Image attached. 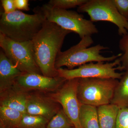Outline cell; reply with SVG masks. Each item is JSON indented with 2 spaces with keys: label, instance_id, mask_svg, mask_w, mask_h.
I'll return each mask as SVG.
<instances>
[{
  "label": "cell",
  "instance_id": "obj_18",
  "mask_svg": "<svg viewBox=\"0 0 128 128\" xmlns=\"http://www.w3.org/2000/svg\"><path fill=\"white\" fill-rule=\"evenodd\" d=\"M49 121L43 117L24 114L18 128H46Z\"/></svg>",
  "mask_w": 128,
  "mask_h": 128
},
{
  "label": "cell",
  "instance_id": "obj_12",
  "mask_svg": "<svg viewBox=\"0 0 128 128\" xmlns=\"http://www.w3.org/2000/svg\"><path fill=\"white\" fill-rule=\"evenodd\" d=\"M23 73L18 70L6 56L0 51V93L10 89L16 80Z\"/></svg>",
  "mask_w": 128,
  "mask_h": 128
},
{
  "label": "cell",
  "instance_id": "obj_21",
  "mask_svg": "<svg viewBox=\"0 0 128 128\" xmlns=\"http://www.w3.org/2000/svg\"><path fill=\"white\" fill-rule=\"evenodd\" d=\"M88 0H50L48 3L54 7L66 9L80 6L87 2Z\"/></svg>",
  "mask_w": 128,
  "mask_h": 128
},
{
  "label": "cell",
  "instance_id": "obj_4",
  "mask_svg": "<svg viewBox=\"0 0 128 128\" xmlns=\"http://www.w3.org/2000/svg\"><path fill=\"white\" fill-rule=\"evenodd\" d=\"M34 12L42 14L47 21L64 29L77 34L81 39L98 32L93 22L76 12L56 8L48 3L35 8Z\"/></svg>",
  "mask_w": 128,
  "mask_h": 128
},
{
  "label": "cell",
  "instance_id": "obj_13",
  "mask_svg": "<svg viewBox=\"0 0 128 128\" xmlns=\"http://www.w3.org/2000/svg\"><path fill=\"white\" fill-rule=\"evenodd\" d=\"M6 91L8 93L5 96H1L0 106L10 108L26 114L28 96L22 90L16 91L15 90L14 91Z\"/></svg>",
  "mask_w": 128,
  "mask_h": 128
},
{
  "label": "cell",
  "instance_id": "obj_23",
  "mask_svg": "<svg viewBox=\"0 0 128 128\" xmlns=\"http://www.w3.org/2000/svg\"><path fill=\"white\" fill-rule=\"evenodd\" d=\"M118 11L128 21V0H112Z\"/></svg>",
  "mask_w": 128,
  "mask_h": 128
},
{
  "label": "cell",
  "instance_id": "obj_7",
  "mask_svg": "<svg viewBox=\"0 0 128 128\" xmlns=\"http://www.w3.org/2000/svg\"><path fill=\"white\" fill-rule=\"evenodd\" d=\"M77 10L87 13L92 22L105 21L114 24L120 36L128 33V21L120 14L112 0H88L78 7Z\"/></svg>",
  "mask_w": 128,
  "mask_h": 128
},
{
  "label": "cell",
  "instance_id": "obj_6",
  "mask_svg": "<svg viewBox=\"0 0 128 128\" xmlns=\"http://www.w3.org/2000/svg\"><path fill=\"white\" fill-rule=\"evenodd\" d=\"M0 47L6 56L23 73L41 74L35 58L32 41H13L0 34Z\"/></svg>",
  "mask_w": 128,
  "mask_h": 128
},
{
  "label": "cell",
  "instance_id": "obj_20",
  "mask_svg": "<svg viewBox=\"0 0 128 128\" xmlns=\"http://www.w3.org/2000/svg\"><path fill=\"white\" fill-rule=\"evenodd\" d=\"M120 50L122 51V55L119 57L120 62V70H128V33L122 36L118 44Z\"/></svg>",
  "mask_w": 128,
  "mask_h": 128
},
{
  "label": "cell",
  "instance_id": "obj_26",
  "mask_svg": "<svg viewBox=\"0 0 128 128\" xmlns=\"http://www.w3.org/2000/svg\"><path fill=\"white\" fill-rule=\"evenodd\" d=\"M0 128H3V127H0Z\"/></svg>",
  "mask_w": 128,
  "mask_h": 128
},
{
  "label": "cell",
  "instance_id": "obj_24",
  "mask_svg": "<svg viewBox=\"0 0 128 128\" xmlns=\"http://www.w3.org/2000/svg\"><path fill=\"white\" fill-rule=\"evenodd\" d=\"M0 1L5 13H12L16 10L14 0H2Z\"/></svg>",
  "mask_w": 128,
  "mask_h": 128
},
{
  "label": "cell",
  "instance_id": "obj_9",
  "mask_svg": "<svg viewBox=\"0 0 128 128\" xmlns=\"http://www.w3.org/2000/svg\"><path fill=\"white\" fill-rule=\"evenodd\" d=\"M78 78L66 80L56 91L50 94V99L60 104L65 113L70 120L75 128H83L80 120L81 105L77 96Z\"/></svg>",
  "mask_w": 128,
  "mask_h": 128
},
{
  "label": "cell",
  "instance_id": "obj_11",
  "mask_svg": "<svg viewBox=\"0 0 128 128\" xmlns=\"http://www.w3.org/2000/svg\"><path fill=\"white\" fill-rule=\"evenodd\" d=\"M51 100L38 96H28L26 113L43 117L50 121L59 110Z\"/></svg>",
  "mask_w": 128,
  "mask_h": 128
},
{
  "label": "cell",
  "instance_id": "obj_15",
  "mask_svg": "<svg viewBox=\"0 0 128 128\" xmlns=\"http://www.w3.org/2000/svg\"><path fill=\"white\" fill-rule=\"evenodd\" d=\"M80 120L83 128H100L97 107L95 106L81 104Z\"/></svg>",
  "mask_w": 128,
  "mask_h": 128
},
{
  "label": "cell",
  "instance_id": "obj_8",
  "mask_svg": "<svg viewBox=\"0 0 128 128\" xmlns=\"http://www.w3.org/2000/svg\"><path fill=\"white\" fill-rule=\"evenodd\" d=\"M119 58L113 62L104 63L90 62L72 70L61 68L57 69L60 77L66 80L80 78H112L120 80L124 74L116 72L120 70Z\"/></svg>",
  "mask_w": 128,
  "mask_h": 128
},
{
  "label": "cell",
  "instance_id": "obj_14",
  "mask_svg": "<svg viewBox=\"0 0 128 128\" xmlns=\"http://www.w3.org/2000/svg\"><path fill=\"white\" fill-rule=\"evenodd\" d=\"M120 109L117 105L112 104L98 107L100 128H115Z\"/></svg>",
  "mask_w": 128,
  "mask_h": 128
},
{
  "label": "cell",
  "instance_id": "obj_19",
  "mask_svg": "<svg viewBox=\"0 0 128 128\" xmlns=\"http://www.w3.org/2000/svg\"><path fill=\"white\" fill-rule=\"evenodd\" d=\"M74 127L63 109H60L49 121L46 128H71Z\"/></svg>",
  "mask_w": 128,
  "mask_h": 128
},
{
  "label": "cell",
  "instance_id": "obj_1",
  "mask_svg": "<svg viewBox=\"0 0 128 128\" xmlns=\"http://www.w3.org/2000/svg\"><path fill=\"white\" fill-rule=\"evenodd\" d=\"M72 32L46 20L32 40L35 61L42 75L49 77L58 76L56 60L66 37Z\"/></svg>",
  "mask_w": 128,
  "mask_h": 128
},
{
  "label": "cell",
  "instance_id": "obj_25",
  "mask_svg": "<svg viewBox=\"0 0 128 128\" xmlns=\"http://www.w3.org/2000/svg\"><path fill=\"white\" fill-rule=\"evenodd\" d=\"M16 10L27 11L30 10L28 0H14Z\"/></svg>",
  "mask_w": 128,
  "mask_h": 128
},
{
  "label": "cell",
  "instance_id": "obj_3",
  "mask_svg": "<svg viewBox=\"0 0 128 128\" xmlns=\"http://www.w3.org/2000/svg\"><path fill=\"white\" fill-rule=\"evenodd\" d=\"M93 43L91 36H86L68 50L60 52L56 60V68L57 70L66 66L68 70H72L74 67L92 62L114 61L122 55V53H120L111 57H104L100 54L101 50L108 48L100 44L89 47Z\"/></svg>",
  "mask_w": 128,
  "mask_h": 128
},
{
  "label": "cell",
  "instance_id": "obj_17",
  "mask_svg": "<svg viewBox=\"0 0 128 128\" xmlns=\"http://www.w3.org/2000/svg\"><path fill=\"white\" fill-rule=\"evenodd\" d=\"M114 91L111 104L120 108H128V70L124 72Z\"/></svg>",
  "mask_w": 128,
  "mask_h": 128
},
{
  "label": "cell",
  "instance_id": "obj_22",
  "mask_svg": "<svg viewBox=\"0 0 128 128\" xmlns=\"http://www.w3.org/2000/svg\"><path fill=\"white\" fill-rule=\"evenodd\" d=\"M115 128H128V108L120 109Z\"/></svg>",
  "mask_w": 128,
  "mask_h": 128
},
{
  "label": "cell",
  "instance_id": "obj_10",
  "mask_svg": "<svg viewBox=\"0 0 128 128\" xmlns=\"http://www.w3.org/2000/svg\"><path fill=\"white\" fill-rule=\"evenodd\" d=\"M66 80L59 76L49 77L36 73H23L16 80L14 86L21 90L50 91L58 89Z\"/></svg>",
  "mask_w": 128,
  "mask_h": 128
},
{
  "label": "cell",
  "instance_id": "obj_2",
  "mask_svg": "<svg viewBox=\"0 0 128 128\" xmlns=\"http://www.w3.org/2000/svg\"><path fill=\"white\" fill-rule=\"evenodd\" d=\"M42 14H26L19 10L0 13V34L13 41L26 42L32 40L46 21Z\"/></svg>",
  "mask_w": 128,
  "mask_h": 128
},
{
  "label": "cell",
  "instance_id": "obj_16",
  "mask_svg": "<svg viewBox=\"0 0 128 128\" xmlns=\"http://www.w3.org/2000/svg\"><path fill=\"white\" fill-rule=\"evenodd\" d=\"M23 114L10 108L0 106V125L6 128H18L23 118Z\"/></svg>",
  "mask_w": 128,
  "mask_h": 128
},
{
  "label": "cell",
  "instance_id": "obj_27",
  "mask_svg": "<svg viewBox=\"0 0 128 128\" xmlns=\"http://www.w3.org/2000/svg\"><path fill=\"white\" fill-rule=\"evenodd\" d=\"M75 128L74 127H73V128Z\"/></svg>",
  "mask_w": 128,
  "mask_h": 128
},
{
  "label": "cell",
  "instance_id": "obj_5",
  "mask_svg": "<svg viewBox=\"0 0 128 128\" xmlns=\"http://www.w3.org/2000/svg\"><path fill=\"white\" fill-rule=\"evenodd\" d=\"M119 81L112 78H78L77 96L81 104L98 107L111 104Z\"/></svg>",
  "mask_w": 128,
  "mask_h": 128
}]
</instances>
